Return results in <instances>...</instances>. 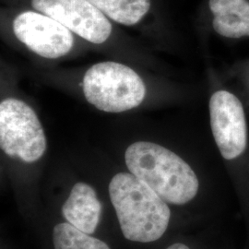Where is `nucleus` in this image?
I'll return each instance as SVG.
<instances>
[{
  "label": "nucleus",
  "instance_id": "1",
  "mask_svg": "<svg viewBox=\"0 0 249 249\" xmlns=\"http://www.w3.org/2000/svg\"><path fill=\"white\" fill-rule=\"evenodd\" d=\"M109 195L127 240L150 243L167 230L171 217L167 202L133 174L119 173L112 178Z\"/></svg>",
  "mask_w": 249,
  "mask_h": 249
},
{
  "label": "nucleus",
  "instance_id": "2",
  "mask_svg": "<svg viewBox=\"0 0 249 249\" xmlns=\"http://www.w3.org/2000/svg\"><path fill=\"white\" fill-rule=\"evenodd\" d=\"M127 168L167 203L186 204L198 191L195 172L178 154L148 142L131 144L125 151Z\"/></svg>",
  "mask_w": 249,
  "mask_h": 249
},
{
  "label": "nucleus",
  "instance_id": "3",
  "mask_svg": "<svg viewBox=\"0 0 249 249\" xmlns=\"http://www.w3.org/2000/svg\"><path fill=\"white\" fill-rule=\"evenodd\" d=\"M83 91L90 105L107 113H121L139 107L146 96L142 78L117 62L93 65L83 78Z\"/></svg>",
  "mask_w": 249,
  "mask_h": 249
},
{
  "label": "nucleus",
  "instance_id": "4",
  "mask_svg": "<svg viewBox=\"0 0 249 249\" xmlns=\"http://www.w3.org/2000/svg\"><path fill=\"white\" fill-rule=\"evenodd\" d=\"M46 137L36 112L18 99L0 104V147L8 156L32 163L46 151Z\"/></svg>",
  "mask_w": 249,
  "mask_h": 249
},
{
  "label": "nucleus",
  "instance_id": "5",
  "mask_svg": "<svg viewBox=\"0 0 249 249\" xmlns=\"http://www.w3.org/2000/svg\"><path fill=\"white\" fill-rule=\"evenodd\" d=\"M210 117L222 156L226 160L239 157L248 144V125L240 100L227 90L214 92L210 100Z\"/></svg>",
  "mask_w": 249,
  "mask_h": 249
},
{
  "label": "nucleus",
  "instance_id": "6",
  "mask_svg": "<svg viewBox=\"0 0 249 249\" xmlns=\"http://www.w3.org/2000/svg\"><path fill=\"white\" fill-rule=\"evenodd\" d=\"M39 12L93 44H103L112 33L106 15L87 0H32Z\"/></svg>",
  "mask_w": 249,
  "mask_h": 249
},
{
  "label": "nucleus",
  "instance_id": "7",
  "mask_svg": "<svg viewBox=\"0 0 249 249\" xmlns=\"http://www.w3.org/2000/svg\"><path fill=\"white\" fill-rule=\"evenodd\" d=\"M13 32L18 41L45 58L67 54L74 44L71 32L57 20L43 13L25 11L13 21Z\"/></svg>",
  "mask_w": 249,
  "mask_h": 249
},
{
  "label": "nucleus",
  "instance_id": "8",
  "mask_svg": "<svg viewBox=\"0 0 249 249\" xmlns=\"http://www.w3.org/2000/svg\"><path fill=\"white\" fill-rule=\"evenodd\" d=\"M102 205L95 190L88 184L77 183L63 204L62 213L68 223L80 231L93 233L100 222Z\"/></svg>",
  "mask_w": 249,
  "mask_h": 249
},
{
  "label": "nucleus",
  "instance_id": "9",
  "mask_svg": "<svg viewBox=\"0 0 249 249\" xmlns=\"http://www.w3.org/2000/svg\"><path fill=\"white\" fill-rule=\"evenodd\" d=\"M209 7L218 35L231 39L249 37V0H210Z\"/></svg>",
  "mask_w": 249,
  "mask_h": 249
},
{
  "label": "nucleus",
  "instance_id": "10",
  "mask_svg": "<svg viewBox=\"0 0 249 249\" xmlns=\"http://www.w3.org/2000/svg\"><path fill=\"white\" fill-rule=\"evenodd\" d=\"M108 18L131 26L141 21L151 9V0H87Z\"/></svg>",
  "mask_w": 249,
  "mask_h": 249
},
{
  "label": "nucleus",
  "instance_id": "11",
  "mask_svg": "<svg viewBox=\"0 0 249 249\" xmlns=\"http://www.w3.org/2000/svg\"><path fill=\"white\" fill-rule=\"evenodd\" d=\"M54 249H110L104 241L80 231L71 223H59L53 232Z\"/></svg>",
  "mask_w": 249,
  "mask_h": 249
},
{
  "label": "nucleus",
  "instance_id": "12",
  "mask_svg": "<svg viewBox=\"0 0 249 249\" xmlns=\"http://www.w3.org/2000/svg\"><path fill=\"white\" fill-rule=\"evenodd\" d=\"M166 249H190L188 247H187L186 245L184 244H181V243H177V244H174L172 246H170L169 248H167Z\"/></svg>",
  "mask_w": 249,
  "mask_h": 249
}]
</instances>
